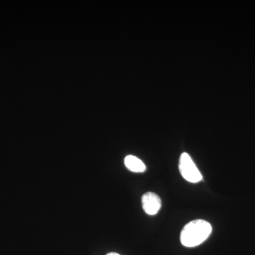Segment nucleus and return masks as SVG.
Masks as SVG:
<instances>
[{"instance_id": "obj_1", "label": "nucleus", "mask_w": 255, "mask_h": 255, "mask_svg": "<svg viewBox=\"0 0 255 255\" xmlns=\"http://www.w3.org/2000/svg\"><path fill=\"white\" fill-rule=\"evenodd\" d=\"M212 232V226L208 221L198 219L187 223L180 235L181 243L187 248H194L204 243Z\"/></svg>"}, {"instance_id": "obj_2", "label": "nucleus", "mask_w": 255, "mask_h": 255, "mask_svg": "<svg viewBox=\"0 0 255 255\" xmlns=\"http://www.w3.org/2000/svg\"><path fill=\"white\" fill-rule=\"evenodd\" d=\"M179 169L183 177L191 183H197L202 180V174L193 162L189 154L184 152L180 156Z\"/></svg>"}, {"instance_id": "obj_3", "label": "nucleus", "mask_w": 255, "mask_h": 255, "mask_svg": "<svg viewBox=\"0 0 255 255\" xmlns=\"http://www.w3.org/2000/svg\"><path fill=\"white\" fill-rule=\"evenodd\" d=\"M142 205L146 214L153 216L160 210L162 201L155 193L147 192L142 196Z\"/></svg>"}, {"instance_id": "obj_4", "label": "nucleus", "mask_w": 255, "mask_h": 255, "mask_svg": "<svg viewBox=\"0 0 255 255\" xmlns=\"http://www.w3.org/2000/svg\"><path fill=\"white\" fill-rule=\"evenodd\" d=\"M126 167L132 172L141 173L146 170L145 164L142 160L133 155H128L124 159Z\"/></svg>"}, {"instance_id": "obj_5", "label": "nucleus", "mask_w": 255, "mask_h": 255, "mask_svg": "<svg viewBox=\"0 0 255 255\" xmlns=\"http://www.w3.org/2000/svg\"><path fill=\"white\" fill-rule=\"evenodd\" d=\"M107 255H120L118 254V253H109V254H107Z\"/></svg>"}]
</instances>
